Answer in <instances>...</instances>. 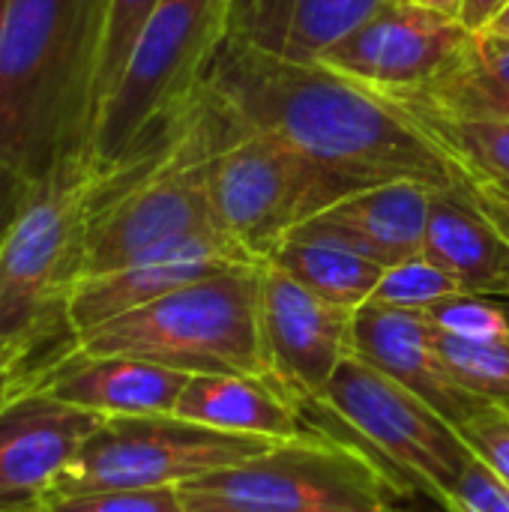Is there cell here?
I'll use <instances>...</instances> for the list:
<instances>
[{"instance_id":"1","label":"cell","mask_w":509,"mask_h":512,"mask_svg":"<svg viewBox=\"0 0 509 512\" xmlns=\"http://www.w3.org/2000/svg\"><path fill=\"white\" fill-rule=\"evenodd\" d=\"M201 93L234 126L273 135L360 189L414 180L453 189L462 174L384 96L231 30Z\"/></svg>"},{"instance_id":"2","label":"cell","mask_w":509,"mask_h":512,"mask_svg":"<svg viewBox=\"0 0 509 512\" xmlns=\"http://www.w3.org/2000/svg\"><path fill=\"white\" fill-rule=\"evenodd\" d=\"M126 165H108L90 144H75L36 180L0 240L3 342L78 345L66 312L69 294L84 276L90 225Z\"/></svg>"},{"instance_id":"3","label":"cell","mask_w":509,"mask_h":512,"mask_svg":"<svg viewBox=\"0 0 509 512\" xmlns=\"http://www.w3.org/2000/svg\"><path fill=\"white\" fill-rule=\"evenodd\" d=\"M99 0H12L0 33V159L39 180L90 132Z\"/></svg>"},{"instance_id":"4","label":"cell","mask_w":509,"mask_h":512,"mask_svg":"<svg viewBox=\"0 0 509 512\" xmlns=\"http://www.w3.org/2000/svg\"><path fill=\"white\" fill-rule=\"evenodd\" d=\"M234 15L237 0H159L90 126L87 144L102 162L126 165L168 138L198 102Z\"/></svg>"},{"instance_id":"5","label":"cell","mask_w":509,"mask_h":512,"mask_svg":"<svg viewBox=\"0 0 509 512\" xmlns=\"http://www.w3.org/2000/svg\"><path fill=\"white\" fill-rule=\"evenodd\" d=\"M261 267L189 282L78 336L87 354H123L186 375H270L261 336Z\"/></svg>"},{"instance_id":"6","label":"cell","mask_w":509,"mask_h":512,"mask_svg":"<svg viewBox=\"0 0 509 512\" xmlns=\"http://www.w3.org/2000/svg\"><path fill=\"white\" fill-rule=\"evenodd\" d=\"M402 480L366 447L312 429L180 486L186 512H405Z\"/></svg>"},{"instance_id":"7","label":"cell","mask_w":509,"mask_h":512,"mask_svg":"<svg viewBox=\"0 0 509 512\" xmlns=\"http://www.w3.org/2000/svg\"><path fill=\"white\" fill-rule=\"evenodd\" d=\"M204 174L219 228L261 264L297 225L360 192L279 138L234 129L222 114Z\"/></svg>"},{"instance_id":"8","label":"cell","mask_w":509,"mask_h":512,"mask_svg":"<svg viewBox=\"0 0 509 512\" xmlns=\"http://www.w3.org/2000/svg\"><path fill=\"white\" fill-rule=\"evenodd\" d=\"M306 411L342 423L360 438V447L387 462L399 480L405 477L408 486L426 492L444 512L474 462L471 447L450 420L357 354L342 360L327 390Z\"/></svg>"},{"instance_id":"9","label":"cell","mask_w":509,"mask_h":512,"mask_svg":"<svg viewBox=\"0 0 509 512\" xmlns=\"http://www.w3.org/2000/svg\"><path fill=\"white\" fill-rule=\"evenodd\" d=\"M279 441L219 432L174 414L108 417L60 474L51 495L111 489H180L267 453Z\"/></svg>"},{"instance_id":"10","label":"cell","mask_w":509,"mask_h":512,"mask_svg":"<svg viewBox=\"0 0 509 512\" xmlns=\"http://www.w3.org/2000/svg\"><path fill=\"white\" fill-rule=\"evenodd\" d=\"M471 30L426 6L387 0L315 63L378 93L408 96L426 87L468 42Z\"/></svg>"},{"instance_id":"11","label":"cell","mask_w":509,"mask_h":512,"mask_svg":"<svg viewBox=\"0 0 509 512\" xmlns=\"http://www.w3.org/2000/svg\"><path fill=\"white\" fill-rule=\"evenodd\" d=\"M354 312L336 306L300 282L261 267V336L267 369L303 405H312L354 354Z\"/></svg>"},{"instance_id":"12","label":"cell","mask_w":509,"mask_h":512,"mask_svg":"<svg viewBox=\"0 0 509 512\" xmlns=\"http://www.w3.org/2000/svg\"><path fill=\"white\" fill-rule=\"evenodd\" d=\"M108 417L39 387L0 408V510H36Z\"/></svg>"},{"instance_id":"13","label":"cell","mask_w":509,"mask_h":512,"mask_svg":"<svg viewBox=\"0 0 509 512\" xmlns=\"http://www.w3.org/2000/svg\"><path fill=\"white\" fill-rule=\"evenodd\" d=\"M243 264H261V261H255L228 234L213 231V234H192V237L171 240L111 273L84 276L69 294V306H66L69 324L75 336H81L189 282Z\"/></svg>"},{"instance_id":"14","label":"cell","mask_w":509,"mask_h":512,"mask_svg":"<svg viewBox=\"0 0 509 512\" xmlns=\"http://www.w3.org/2000/svg\"><path fill=\"white\" fill-rule=\"evenodd\" d=\"M354 354L429 402L456 429L492 405L456 378L423 312L363 303L354 312Z\"/></svg>"},{"instance_id":"15","label":"cell","mask_w":509,"mask_h":512,"mask_svg":"<svg viewBox=\"0 0 509 512\" xmlns=\"http://www.w3.org/2000/svg\"><path fill=\"white\" fill-rule=\"evenodd\" d=\"M192 375L123 354H87L78 345L51 360L36 387L99 417L174 414Z\"/></svg>"},{"instance_id":"16","label":"cell","mask_w":509,"mask_h":512,"mask_svg":"<svg viewBox=\"0 0 509 512\" xmlns=\"http://www.w3.org/2000/svg\"><path fill=\"white\" fill-rule=\"evenodd\" d=\"M435 192L438 189L414 180L369 186L345 195L342 201L297 225L294 231L339 240L384 267H396L423 255L426 222Z\"/></svg>"},{"instance_id":"17","label":"cell","mask_w":509,"mask_h":512,"mask_svg":"<svg viewBox=\"0 0 509 512\" xmlns=\"http://www.w3.org/2000/svg\"><path fill=\"white\" fill-rule=\"evenodd\" d=\"M174 417L267 441H294L315 429L306 405L273 375H192Z\"/></svg>"},{"instance_id":"18","label":"cell","mask_w":509,"mask_h":512,"mask_svg":"<svg viewBox=\"0 0 509 512\" xmlns=\"http://www.w3.org/2000/svg\"><path fill=\"white\" fill-rule=\"evenodd\" d=\"M423 258L450 273L468 294L509 297V243L471 201L465 180L435 192Z\"/></svg>"},{"instance_id":"19","label":"cell","mask_w":509,"mask_h":512,"mask_svg":"<svg viewBox=\"0 0 509 512\" xmlns=\"http://www.w3.org/2000/svg\"><path fill=\"white\" fill-rule=\"evenodd\" d=\"M453 120L509 123V36L477 30L462 51L417 93L384 96Z\"/></svg>"},{"instance_id":"20","label":"cell","mask_w":509,"mask_h":512,"mask_svg":"<svg viewBox=\"0 0 509 512\" xmlns=\"http://www.w3.org/2000/svg\"><path fill=\"white\" fill-rule=\"evenodd\" d=\"M387 0H237L234 30L246 39L315 63Z\"/></svg>"},{"instance_id":"21","label":"cell","mask_w":509,"mask_h":512,"mask_svg":"<svg viewBox=\"0 0 509 512\" xmlns=\"http://www.w3.org/2000/svg\"><path fill=\"white\" fill-rule=\"evenodd\" d=\"M264 264H273L306 291L345 309H360L369 303L387 270L339 240L303 231H291Z\"/></svg>"},{"instance_id":"22","label":"cell","mask_w":509,"mask_h":512,"mask_svg":"<svg viewBox=\"0 0 509 512\" xmlns=\"http://www.w3.org/2000/svg\"><path fill=\"white\" fill-rule=\"evenodd\" d=\"M393 105L453 162L462 180L509 186V123L453 120L405 102H393Z\"/></svg>"},{"instance_id":"23","label":"cell","mask_w":509,"mask_h":512,"mask_svg":"<svg viewBox=\"0 0 509 512\" xmlns=\"http://www.w3.org/2000/svg\"><path fill=\"white\" fill-rule=\"evenodd\" d=\"M156 6L159 0H99V27H96L93 72H90V126L102 102L120 81L129 54Z\"/></svg>"},{"instance_id":"24","label":"cell","mask_w":509,"mask_h":512,"mask_svg":"<svg viewBox=\"0 0 509 512\" xmlns=\"http://www.w3.org/2000/svg\"><path fill=\"white\" fill-rule=\"evenodd\" d=\"M438 348L456 378L489 399L492 405H509V333L483 339V342H465L453 339L435 330Z\"/></svg>"},{"instance_id":"25","label":"cell","mask_w":509,"mask_h":512,"mask_svg":"<svg viewBox=\"0 0 509 512\" xmlns=\"http://www.w3.org/2000/svg\"><path fill=\"white\" fill-rule=\"evenodd\" d=\"M468 294L450 273H444L429 258L417 255L411 261H402L396 267H387L372 300L390 309H408V312H429L432 306Z\"/></svg>"},{"instance_id":"26","label":"cell","mask_w":509,"mask_h":512,"mask_svg":"<svg viewBox=\"0 0 509 512\" xmlns=\"http://www.w3.org/2000/svg\"><path fill=\"white\" fill-rule=\"evenodd\" d=\"M423 315L438 333L465 342H483L509 333V297L462 294L432 306Z\"/></svg>"},{"instance_id":"27","label":"cell","mask_w":509,"mask_h":512,"mask_svg":"<svg viewBox=\"0 0 509 512\" xmlns=\"http://www.w3.org/2000/svg\"><path fill=\"white\" fill-rule=\"evenodd\" d=\"M36 512H186L180 489H111L84 495H51Z\"/></svg>"},{"instance_id":"28","label":"cell","mask_w":509,"mask_h":512,"mask_svg":"<svg viewBox=\"0 0 509 512\" xmlns=\"http://www.w3.org/2000/svg\"><path fill=\"white\" fill-rule=\"evenodd\" d=\"M75 345L54 348V345H24V342H3L0 339V408L9 405L15 396L36 387L42 369L66 354Z\"/></svg>"},{"instance_id":"29","label":"cell","mask_w":509,"mask_h":512,"mask_svg":"<svg viewBox=\"0 0 509 512\" xmlns=\"http://www.w3.org/2000/svg\"><path fill=\"white\" fill-rule=\"evenodd\" d=\"M471 453L509 486V417L504 405H489L459 426Z\"/></svg>"},{"instance_id":"30","label":"cell","mask_w":509,"mask_h":512,"mask_svg":"<svg viewBox=\"0 0 509 512\" xmlns=\"http://www.w3.org/2000/svg\"><path fill=\"white\" fill-rule=\"evenodd\" d=\"M447 512H509V486L474 456Z\"/></svg>"},{"instance_id":"31","label":"cell","mask_w":509,"mask_h":512,"mask_svg":"<svg viewBox=\"0 0 509 512\" xmlns=\"http://www.w3.org/2000/svg\"><path fill=\"white\" fill-rule=\"evenodd\" d=\"M33 186H36V180H30L27 174H21L18 168H12L9 162L0 159V237L15 222V216L24 207Z\"/></svg>"},{"instance_id":"32","label":"cell","mask_w":509,"mask_h":512,"mask_svg":"<svg viewBox=\"0 0 509 512\" xmlns=\"http://www.w3.org/2000/svg\"><path fill=\"white\" fill-rule=\"evenodd\" d=\"M465 189L471 201L480 207V213L498 228V234L509 243V192L495 183H471L465 180Z\"/></svg>"},{"instance_id":"33","label":"cell","mask_w":509,"mask_h":512,"mask_svg":"<svg viewBox=\"0 0 509 512\" xmlns=\"http://www.w3.org/2000/svg\"><path fill=\"white\" fill-rule=\"evenodd\" d=\"M504 3H507V0H465V3H462V24H465L471 33L486 30L489 21L501 12Z\"/></svg>"},{"instance_id":"34","label":"cell","mask_w":509,"mask_h":512,"mask_svg":"<svg viewBox=\"0 0 509 512\" xmlns=\"http://www.w3.org/2000/svg\"><path fill=\"white\" fill-rule=\"evenodd\" d=\"M486 30H492V33H498V36H509V0L501 6V12L489 21Z\"/></svg>"},{"instance_id":"35","label":"cell","mask_w":509,"mask_h":512,"mask_svg":"<svg viewBox=\"0 0 509 512\" xmlns=\"http://www.w3.org/2000/svg\"><path fill=\"white\" fill-rule=\"evenodd\" d=\"M399 3H411V6H429V0H399Z\"/></svg>"},{"instance_id":"36","label":"cell","mask_w":509,"mask_h":512,"mask_svg":"<svg viewBox=\"0 0 509 512\" xmlns=\"http://www.w3.org/2000/svg\"><path fill=\"white\" fill-rule=\"evenodd\" d=\"M0 512H6V510H0ZM9 512H36V510H9Z\"/></svg>"},{"instance_id":"37","label":"cell","mask_w":509,"mask_h":512,"mask_svg":"<svg viewBox=\"0 0 509 512\" xmlns=\"http://www.w3.org/2000/svg\"><path fill=\"white\" fill-rule=\"evenodd\" d=\"M501 189H507V192H509V186H501Z\"/></svg>"},{"instance_id":"38","label":"cell","mask_w":509,"mask_h":512,"mask_svg":"<svg viewBox=\"0 0 509 512\" xmlns=\"http://www.w3.org/2000/svg\"><path fill=\"white\" fill-rule=\"evenodd\" d=\"M507 417H509V405H507Z\"/></svg>"},{"instance_id":"39","label":"cell","mask_w":509,"mask_h":512,"mask_svg":"<svg viewBox=\"0 0 509 512\" xmlns=\"http://www.w3.org/2000/svg\"><path fill=\"white\" fill-rule=\"evenodd\" d=\"M0 240H3V237H0Z\"/></svg>"}]
</instances>
